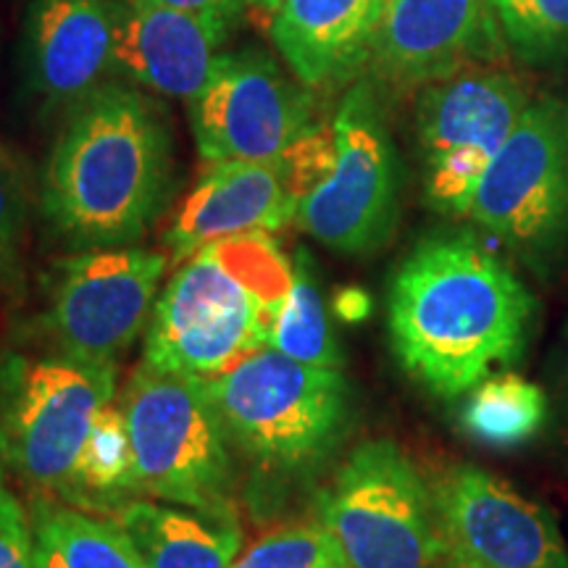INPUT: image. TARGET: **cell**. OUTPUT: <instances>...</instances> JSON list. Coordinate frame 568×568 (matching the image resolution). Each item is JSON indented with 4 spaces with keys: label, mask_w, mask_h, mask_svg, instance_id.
Instances as JSON below:
<instances>
[{
    "label": "cell",
    "mask_w": 568,
    "mask_h": 568,
    "mask_svg": "<svg viewBox=\"0 0 568 568\" xmlns=\"http://www.w3.org/2000/svg\"><path fill=\"white\" fill-rule=\"evenodd\" d=\"M535 297L471 232H439L395 268L387 329L397 364L437 397H458L514 364L529 339Z\"/></svg>",
    "instance_id": "6da1fadb"
},
{
    "label": "cell",
    "mask_w": 568,
    "mask_h": 568,
    "mask_svg": "<svg viewBox=\"0 0 568 568\" xmlns=\"http://www.w3.org/2000/svg\"><path fill=\"white\" fill-rule=\"evenodd\" d=\"M176 187L166 109L138 88L103 82L69 111L55 140L40 209L71 251L145 237Z\"/></svg>",
    "instance_id": "7a4b0ae2"
},
{
    "label": "cell",
    "mask_w": 568,
    "mask_h": 568,
    "mask_svg": "<svg viewBox=\"0 0 568 568\" xmlns=\"http://www.w3.org/2000/svg\"><path fill=\"white\" fill-rule=\"evenodd\" d=\"M290 282L293 258L268 232L201 247L155 297L142 361L197 379L230 372L268 345Z\"/></svg>",
    "instance_id": "3957f363"
},
{
    "label": "cell",
    "mask_w": 568,
    "mask_h": 568,
    "mask_svg": "<svg viewBox=\"0 0 568 568\" xmlns=\"http://www.w3.org/2000/svg\"><path fill=\"white\" fill-rule=\"evenodd\" d=\"M205 385L232 447L266 477H305L351 429L353 389L345 374L272 347L247 355Z\"/></svg>",
    "instance_id": "277c9868"
},
{
    "label": "cell",
    "mask_w": 568,
    "mask_h": 568,
    "mask_svg": "<svg viewBox=\"0 0 568 568\" xmlns=\"http://www.w3.org/2000/svg\"><path fill=\"white\" fill-rule=\"evenodd\" d=\"M116 364L51 345L0 355V466L32 497L61 500L98 410L116 400Z\"/></svg>",
    "instance_id": "5b68a950"
},
{
    "label": "cell",
    "mask_w": 568,
    "mask_h": 568,
    "mask_svg": "<svg viewBox=\"0 0 568 568\" xmlns=\"http://www.w3.org/2000/svg\"><path fill=\"white\" fill-rule=\"evenodd\" d=\"M140 495L203 510H234L232 439L205 379L134 368L122 389Z\"/></svg>",
    "instance_id": "8992f818"
},
{
    "label": "cell",
    "mask_w": 568,
    "mask_h": 568,
    "mask_svg": "<svg viewBox=\"0 0 568 568\" xmlns=\"http://www.w3.org/2000/svg\"><path fill=\"white\" fill-rule=\"evenodd\" d=\"M318 521L347 568H453L432 485L393 439L353 447L318 497Z\"/></svg>",
    "instance_id": "52a82bcc"
},
{
    "label": "cell",
    "mask_w": 568,
    "mask_h": 568,
    "mask_svg": "<svg viewBox=\"0 0 568 568\" xmlns=\"http://www.w3.org/2000/svg\"><path fill=\"white\" fill-rule=\"evenodd\" d=\"M335 155L322 182L303 197L295 224L329 251L372 255L400 222V176L385 113L372 84L345 92L335 116Z\"/></svg>",
    "instance_id": "ba28073f"
},
{
    "label": "cell",
    "mask_w": 568,
    "mask_h": 568,
    "mask_svg": "<svg viewBox=\"0 0 568 568\" xmlns=\"http://www.w3.org/2000/svg\"><path fill=\"white\" fill-rule=\"evenodd\" d=\"M166 264V253L138 245L74 251L55 261L42 276V345L119 364L151 322Z\"/></svg>",
    "instance_id": "9c48e42d"
},
{
    "label": "cell",
    "mask_w": 568,
    "mask_h": 568,
    "mask_svg": "<svg viewBox=\"0 0 568 568\" xmlns=\"http://www.w3.org/2000/svg\"><path fill=\"white\" fill-rule=\"evenodd\" d=\"M332 155L335 126L332 119H324L276 159L209 163L163 234L169 261L180 266L216 240L274 234L293 224L303 197L329 169Z\"/></svg>",
    "instance_id": "30bf717a"
},
{
    "label": "cell",
    "mask_w": 568,
    "mask_h": 568,
    "mask_svg": "<svg viewBox=\"0 0 568 568\" xmlns=\"http://www.w3.org/2000/svg\"><path fill=\"white\" fill-rule=\"evenodd\" d=\"M468 219L537 272H548L568 237V124L556 103L524 111L481 176Z\"/></svg>",
    "instance_id": "8fae6325"
},
{
    "label": "cell",
    "mask_w": 568,
    "mask_h": 568,
    "mask_svg": "<svg viewBox=\"0 0 568 568\" xmlns=\"http://www.w3.org/2000/svg\"><path fill=\"white\" fill-rule=\"evenodd\" d=\"M187 111L209 163L276 159L324 122L314 90L258 48L219 53Z\"/></svg>",
    "instance_id": "7c38bea8"
},
{
    "label": "cell",
    "mask_w": 568,
    "mask_h": 568,
    "mask_svg": "<svg viewBox=\"0 0 568 568\" xmlns=\"http://www.w3.org/2000/svg\"><path fill=\"white\" fill-rule=\"evenodd\" d=\"M529 109L506 71H458L426 84L416 111L424 193L447 216H468L481 176Z\"/></svg>",
    "instance_id": "4fadbf2b"
},
{
    "label": "cell",
    "mask_w": 568,
    "mask_h": 568,
    "mask_svg": "<svg viewBox=\"0 0 568 568\" xmlns=\"http://www.w3.org/2000/svg\"><path fill=\"white\" fill-rule=\"evenodd\" d=\"M432 497L453 568H568L556 518L485 468L450 466Z\"/></svg>",
    "instance_id": "5bb4252c"
},
{
    "label": "cell",
    "mask_w": 568,
    "mask_h": 568,
    "mask_svg": "<svg viewBox=\"0 0 568 568\" xmlns=\"http://www.w3.org/2000/svg\"><path fill=\"white\" fill-rule=\"evenodd\" d=\"M126 0H34L24 74L42 109H74L113 71Z\"/></svg>",
    "instance_id": "9a60e30c"
},
{
    "label": "cell",
    "mask_w": 568,
    "mask_h": 568,
    "mask_svg": "<svg viewBox=\"0 0 568 568\" xmlns=\"http://www.w3.org/2000/svg\"><path fill=\"white\" fill-rule=\"evenodd\" d=\"M240 13L195 11L166 0H126L113 71L166 98L193 101Z\"/></svg>",
    "instance_id": "2e32d148"
},
{
    "label": "cell",
    "mask_w": 568,
    "mask_h": 568,
    "mask_svg": "<svg viewBox=\"0 0 568 568\" xmlns=\"http://www.w3.org/2000/svg\"><path fill=\"white\" fill-rule=\"evenodd\" d=\"M495 24L493 0H385L372 61L400 88L443 82L493 51Z\"/></svg>",
    "instance_id": "e0dca14e"
},
{
    "label": "cell",
    "mask_w": 568,
    "mask_h": 568,
    "mask_svg": "<svg viewBox=\"0 0 568 568\" xmlns=\"http://www.w3.org/2000/svg\"><path fill=\"white\" fill-rule=\"evenodd\" d=\"M382 9L385 0H282L268 32L295 80L326 90L372 61Z\"/></svg>",
    "instance_id": "ac0fdd59"
},
{
    "label": "cell",
    "mask_w": 568,
    "mask_h": 568,
    "mask_svg": "<svg viewBox=\"0 0 568 568\" xmlns=\"http://www.w3.org/2000/svg\"><path fill=\"white\" fill-rule=\"evenodd\" d=\"M116 524L145 568H232L243 550V527L234 510L138 497L119 510Z\"/></svg>",
    "instance_id": "d6986e66"
},
{
    "label": "cell",
    "mask_w": 568,
    "mask_h": 568,
    "mask_svg": "<svg viewBox=\"0 0 568 568\" xmlns=\"http://www.w3.org/2000/svg\"><path fill=\"white\" fill-rule=\"evenodd\" d=\"M34 568H145L132 539L109 518L34 497Z\"/></svg>",
    "instance_id": "ffe728a7"
},
{
    "label": "cell",
    "mask_w": 568,
    "mask_h": 568,
    "mask_svg": "<svg viewBox=\"0 0 568 568\" xmlns=\"http://www.w3.org/2000/svg\"><path fill=\"white\" fill-rule=\"evenodd\" d=\"M138 497L142 495L138 474H134L126 416L122 403L111 400L109 406L98 410L95 422H92L63 503L88 510V514L92 510L119 514L126 503L138 500Z\"/></svg>",
    "instance_id": "44dd1931"
},
{
    "label": "cell",
    "mask_w": 568,
    "mask_h": 568,
    "mask_svg": "<svg viewBox=\"0 0 568 568\" xmlns=\"http://www.w3.org/2000/svg\"><path fill=\"white\" fill-rule=\"evenodd\" d=\"M550 416L548 395L518 374H489L468 389L460 429L477 443L508 450L529 443Z\"/></svg>",
    "instance_id": "7402d4cb"
},
{
    "label": "cell",
    "mask_w": 568,
    "mask_h": 568,
    "mask_svg": "<svg viewBox=\"0 0 568 568\" xmlns=\"http://www.w3.org/2000/svg\"><path fill=\"white\" fill-rule=\"evenodd\" d=\"M266 347L311 366L343 368L345 364L343 347L326 314L316 266L303 247L293 253V282L276 314Z\"/></svg>",
    "instance_id": "603a6c76"
},
{
    "label": "cell",
    "mask_w": 568,
    "mask_h": 568,
    "mask_svg": "<svg viewBox=\"0 0 568 568\" xmlns=\"http://www.w3.org/2000/svg\"><path fill=\"white\" fill-rule=\"evenodd\" d=\"M27 216L30 193L24 169L9 148L0 145V295L13 305L27 297Z\"/></svg>",
    "instance_id": "cb8c5ba5"
},
{
    "label": "cell",
    "mask_w": 568,
    "mask_h": 568,
    "mask_svg": "<svg viewBox=\"0 0 568 568\" xmlns=\"http://www.w3.org/2000/svg\"><path fill=\"white\" fill-rule=\"evenodd\" d=\"M497 27L527 61H548L568 48V0H493Z\"/></svg>",
    "instance_id": "d4e9b609"
},
{
    "label": "cell",
    "mask_w": 568,
    "mask_h": 568,
    "mask_svg": "<svg viewBox=\"0 0 568 568\" xmlns=\"http://www.w3.org/2000/svg\"><path fill=\"white\" fill-rule=\"evenodd\" d=\"M232 568H347L343 550L322 521H303L266 531Z\"/></svg>",
    "instance_id": "484cf974"
},
{
    "label": "cell",
    "mask_w": 568,
    "mask_h": 568,
    "mask_svg": "<svg viewBox=\"0 0 568 568\" xmlns=\"http://www.w3.org/2000/svg\"><path fill=\"white\" fill-rule=\"evenodd\" d=\"M0 568H34L32 518L0 471Z\"/></svg>",
    "instance_id": "4316f807"
},
{
    "label": "cell",
    "mask_w": 568,
    "mask_h": 568,
    "mask_svg": "<svg viewBox=\"0 0 568 568\" xmlns=\"http://www.w3.org/2000/svg\"><path fill=\"white\" fill-rule=\"evenodd\" d=\"M552 395H556L558 418L568 435V324H566L564 335H560L556 366H552Z\"/></svg>",
    "instance_id": "83f0119b"
},
{
    "label": "cell",
    "mask_w": 568,
    "mask_h": 568,
    "mask_svg": "<svg viewBox=\"0 0 568 568\" xmlns=\"http://www.w3.org/2000/svg\"><path fill=\"white\" fill-rule=\"evenodd\" d=\"M335 311L339 318H345V322H361V318H366L368 311H372V301H368L366 293L351 287V290H343V293H337Z\"/></svg>",
    "instance_id": "f1b7e54d"
},
{
    "label": "cell",
    "mask_w": 568,
    "mask_h": 568,
    "mask_svg": "<svg viewBox=\"0 0 568 568\" xmlns=\"http://www.w3.org/2000/svg\"><path fill=\"white\" fill-rule=\"evenodd\" d=\"M172 6H182V9H195V11H230L243 17L245 6H251V0H166Z\"/></svg>",
    "instance_id": "f546056e"
},
{
    "label": "cell",
    "mask_w": 568,
    "mask_h": 568,
    "mask_svg": "<svg viewBox=\"0 0 568 568\" xmlns=\"http://www.w3.org/2000/svg\"><path fill=\"white\" fill-rule=\"evenodd\" d=\"M251 3H253V6H258L261 11H268V13H272V11L276 9V6L282 3V0H251Z\"/></svg>",
    "instance_id": "4dcf8cb0"
}]
</instances>
